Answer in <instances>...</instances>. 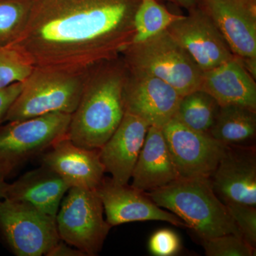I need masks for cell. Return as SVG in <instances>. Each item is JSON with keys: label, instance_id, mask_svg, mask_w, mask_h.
I'll use <instances>...</instances> for the list:
<instances>
[{"label": "cell", "instance_id": "obj_6", "mask_svg": "<svg viewBox=\"0 0 256 256\" xmlns=\"http://www.w3.org/2000/svg\"><path fill=\"white\" fill-rule=\"evenodd\" d=\"M72 114L52 112L0 126V180L66 137Z\"/></svg>", "mask_w": 256, "mask_h": 256}, {"label": "cell", "instance_id": "obj_5", "mask_svg": "<svg viewBox=\"0 0 256 256\" xmlns=\"http://www.w3.org/2000/svg\"><path fill=\"white\" fill-rule=\"evenodd\" d=\"M86 74L34 68L23 82L22 92L8 110L4 122L52 112L73 114L82 97Z\"/></svg>", "mask_w": 256, "mask_h": 256}, {"label": "cell", "instance_id": "obj_32", "mask_svg": "<svg viewBox=\"0 0 256 256\" xmlns=\"http://www.w3.org/2000/svg\"><path fill=\"white\" fill-rule=\"evenodd\" d=\"M248 1L256 3V0H248Z\"/></svg>", "mask_w": 256, "mask_h": 256}, {"label": "cell", "instance_id": "obj_28", "mask_svg": "<svg viewBox=\"0 0 256 256\" xmlns=\"http://www.w3.org/2000/svg\"><path fill=\"white\" fill-rule=\"evenodd\" d=\"M22 88L23 82H16L6 88L0 90V126L4 122L8 110L22 92Z\"/></svg>", "mask_w": 256, "mask_h": 256}, {"label": "cell", "instance_id": "obj_9", "mask_svg": "<svg viewBox=\"0 0 256 256\" xmlns=\"http://www.w3.org/2000/svg\"><path fill=\"white\" fill-rule=\"evenodd\" d=\"M162 132L180 178H210L226 150L210 134L194 130L175 118Z\"/></svg>", "mask_w": 256, "mask_h": 256}, {"label": "cell", "instance_id": "obj_29", "mask_svg": "<svg viewBox=\"0 0 256 256\" xmlns=\"http://www.w3.org/2000/svg\"><path fill=\"white\" fill-rule=\"evenodd\" d=\"M72 247L63 240H60L52 249L47 256H86L82 250Z\"/></svg>", "mask_w": 256, "mask_h": 256}, {"label": "cell", "instance_id": "obj_24", "mask_svg": "<svg viewBox=\"0 0 256 256\" xmlns=\"http://www.w3.org/2000/svg\"><path fill=\"white\" fill-rule=\"evenodd\" d=\"M26 15L23 0H0V46L12 41L21 30Z\"/></svg>", "mask_w": 256, "mask_h": 256}, {"label": "cell", "instance_id": "obj_7", "mask_svg": "<svg viewBox=\"0 0 256 256\" xmlns=\"http://www.w3.org/2000/svg\"><path fill=\"white\" fill-rule=\"evenodd\" d=\"M104 206L96 190L70 188L56 216L60 240L97 256L111 226L104 218Z\"/></svg>", "mask_w": 256, "mask_h": 256}, {"label": "cell", "instance_id": "obj_23", "mask_svg": "<svg viewBox=\"0 0 256 256\" xmlns=\"http://www.w3.org/2000/svg\"><path fill=\"white\" fill-rule=\"evenodd\" d=\"M34 67L18 50L9 46H0V90L23 82Z\"/></svg>", "mask_w": 256, "mask_h": 256}, {"label": "cell", "instance_id": "obj_15", "mask_svg": "<svg viewBox=\"0 0 256 256\" xmlns=\"http://www.w3.org/2000/svg\"><path fill=\"white\" fill-rule=\"evenodd\" d=\"M40 162L60 175L70 188L96 190L106 172L99 150L77 146L67 136L40 156Z\"/></svg>", "mask_w": 256, "mask_h": 256}, {"label": "cell", "instance_id": "obj_20", "mask_svg": "<svg viewBox=\"0 0 256 256\" xmlns=\"http://www.w3.org/2000/svg\"><path fill=\"white\" fill-rule=\"evenodd\" d=\"M256 133V110L242 106H220L210 134L226 146L254 139Z\"/></svg>", "mask_w": 256, "mask_h": 256}, {"label": "cell", "instance_id": "obj_21", "mask_svg": "<svg viewBox=\"0 0 256 256\" xmlns=\"http://www.w3.org/2000/svg\"><path fill=\"white\" fill-rule=\"evenodd\" d=\"M220 107L210 94L198 89L182 96L174 118L194 130L210 134Z\"/></svg>", "mask_w": 256, "mask_h": 256}, {"label": "cell", "instance_id": "obj_2", "mask_svg": "<svg viewBox=\"0 0 256 256\" xmlns=\"http://www.w3.org/2000/svg\"><path fill=\"white\" fill-rule=\"evenodd\" d=\"M120 58L104 62L88 72L67 132L74 144L100 149L124 118L128 68Z\"/></svg>", "mask_w": 256, "mask_h": 256}, {"label": "cell", "instance_id": "obj_16", "mask_svg": "<svg viewBox=\"0 0 256 256\" xmlns=\"http://www.w3.org/2000/svg\"><path fill=\"white\" fill-rule=\"evenodd\" d=\"M149 127L143 120L126 112L114 134L99 149L106 172L110 173L114 183L128 184Z\"/></svg>", "mask_w": 256, "mask_h": 256}, {"label": "cell", "instance_id": "obj_12", "mask_svg": "<svg viewBox=\"0 0 256 256\" xmlns=\"http://www.w3.org/2000/svg\"><path fill=\"white\" fill-rule=\"evenodd\" d=\"M182 96L161 79L128 69L124 110L149 126L163 128L174 117Z\"/></svg>", "mask_w": 256, "mask_h": 256}, {"label": "cell", "instance_id": "obj_18", "mask_svg": "<svg viewBox=\"0 0 256 256\" xmlns=\"http://www.w3.org/2000/svg\"><path fill=\"white\" fill-rule=\"evenodd\" d=\"M131 178V186L143 192L163 188L180 178L162 128L154 126L148 128Z\"/></svg>", "mask_w": 256, "mask_h": 256}, {"label": "cell", "instance_id": "obj_3", "mask_svg": "<svg viewBox=\"0 0 256 256\" xmlns=\"http://www.w3.org/2000/svg\"><path fill=\"white\" fill-rule=\"evenodd\" d=\"M146 194L158 206L178 216L202 240L228 234L242 237L210 178H178Z\"/></svg>", "mask_w": 256, "mask_h": 256}, {"label": "cell", "instance_id": "obj_1", "mask_svg": "<svg viewBox=\"0 0 256 256\" xmlns=\"http://www.w3.org/2000/svg\"><path fill=\"white\" fill-rule=\"evenodd\" d=\"M26 15L9 46L34 68L86 74L132 42L140 0H23Z\"/></svg>", "mask_w": 256, "mask_h": 256}, {"label": "cell", "instance_id": "obj_14", "mask_svg": "<svg viewBox=\"0 0 256 256\" xmlns=\"http://www.w3.org/2000/svg\"><path fill=\"white\" fill-rule=\"evenodd\" d=\"M210 184L224 204L256 206V153L254 146H227Z\"/></svg>", "mask_w": 256, "mask_h": 256}, {"label": "cell", "instance_id": "obj_13", "mask_svg": "<svg viewBox=\"0 0 256 256\" xmlns=\"http://www.w3.org/2000/svg\"><path fill=\"white\" fill-rule=\"evenodd\" d=\"M111 226L146 220H161L178 227H188L178 216L163 210L141 191L128 184L114 183L111 178H104L96 188Z\"/></svg>", "mask_w": 256, "mask_h": 256}, {"label": "cell", "instance_id": "obj_10", "mask_svg": "<svg viewBox=\"0 0 256 256\" xmlns=\"http://www.w3.org/2000/svg\"><path fill=\"white\" fill-rule=\"evenodd\" d=\"M236 58L246 67L256 66V3L248 0H198Z\"/></svg>", "mask_w": 256, "mask_h": 256}, {"label": "cell", "instance_id": "obj_31", "mask_svg": "<svg viewBox=\"0 0 256 256\" xmlns=\"http://www.w3.org/2000/svg\"><path fill=\"white\" fill-rule=\"evenodd\" d=\"M8 185H9V184L6 182V181L0 180V202L2 201L5 198V197H6Z\"/></svg>", "mask_w": 256, "mask_h": 256}, {"label": "cell", "instance_id": "obj_19", "mask_svg": "<svg viewBox=\"0 0 256 256\" xmlns=\"http://www.w3.org/2000/svg\"><path fill=\"white\" fill-rule=\"evenodd\" d=\"M70 188L60 175L41 164L9 184L5 198L28 204L56 218L60 202Z\"/></svg>", "mask_w": 256, "mask_h": 256}, {"label": "cell", "instance_id": "obj_26", "mask_svg": "<svg viewBox=\"0 0 256 256\" xmlns=\"http://www.w3.org/2000/svg\"><path fill=\"white\" fill-rule=\"evenodd\" d=\"M242 238L252 248L256 246V206L238 203L225 204Z\"/></svg>", "mask_w": 256, "mask_h": 256}, {"label": "cell", "instance_id": "obj_17", "mask_svg": "<svg viewBox=\"0 0 256 256\" xmlns=\"http://www.w3.org/2000/svg\"><path fill=\"white\" fill-rule=\"evenodd\" d=\"M200 89L220 106H242L256 110L255 79L236 57L204 72Z\"/></svg>", "mask_w": 256, "mask_h": 256}, {"label": "cell", "instance_id": "obj_4", "mask_svg": "<svg viewBox=\"0 0 256 256\" xmlns=\"http://www.w3.org/2000/svg\"><path fill=\"white\" fill-rule=\"evenodd\" d=\"M121 56L128 70L161 79L182 96L200 88L203 70L168 30L130 44Z\"/></svg>", "mask_w": 256, "mask_h": 256}, {"label": "cell", "instance_id": "obj_25", "mask_svg": "<svg viewBox=\"0 0 256 256\" xmlns=\"http://www.w3.org/2000/svg\"><path fill=\"white\" fill-rule=\"evenodd\" d=\"M207 256H254L256 248L240 236L225 234L214 238L202 240Z\"/></svg>", "mask_w": 256, "mask_h": 256}, {"label": "cell", "instance_id": "obj_22", "mask_svg": "<svg viewBox=\"0 0 256 256\" xmlns=\"http://www.w3.org/2000/svg\"><path fill=\"white\" fill-rule=\"evenodd\" d=\"M182 15L172 14L156 0H140L134 16L131 44L140 43L168 30Z\"/></svg>", "mask_w": 256, "mask_h": 256}, {"label": "cell", "instance_id": "obj_11", "mask_svg": "<svg viewBox=\"0 0 256 256\" xmlns=\"http://www.w3.org/2000/svg\"><path fill=\"white\" fill-rule=\"evenodd\" d=\"M166 30L203 72L235 57L212 18L198 5Z\"/></svg>", "mask_w": 256, "mask_h": 256}, {"label": "cell", "instance_id": "obj_27", "mask_svg": "<svg viewBox=\"0 0 256 256\" xmlns=\"http://www.w3.org/2000/svg\"><path fill=\"white\" fill-rule=\"evenodd\" d=\"M180 249V239L176 233L170 229L158 230L150 239L149 250L154 256H174L178 254Z\"/></svg>", "mask_w": 256, "mask_h": 256}, {"label": "cell", "instance_id": "obj_30", "mask_svg": "<svg viewBox=\"0 0 256 256\" xmlns=\"http://www.w3.org/2000/svg\"><path fill=\"white\" fill-rule=\"evenodd\" d=\"M174 1L180 6L188 10L194 8L198 4V0H174Z\"/></svg>", "mask_w": 256, "mask_h": 256}, {"label": "cell", "instance_id": "obj_8", "mask_svg": "<svg viewBox=\"0 0 256 256\" xmlns=\"http://www.w3.org/2000/svg\"><path fill=\"white\" fill-rule=\"evenodd\" d=\"M0 234L18 256H47L62 240L55 217L6 198L0 202Z\"/></svg>", "mask_w": 256, "mask_h": 256}]
</instances>
